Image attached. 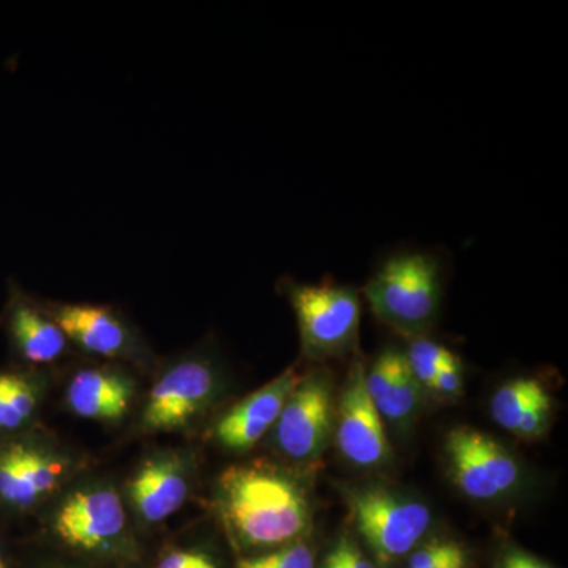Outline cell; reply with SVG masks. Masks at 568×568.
Here are the masks:
<instances>
[{
  "mask_svg": "<svg viewBox=\"0 0 568 568\" xmlns=\"http://www.w3.org/2000/svg\"><path fill=\"white\" fill-rule=\"evenodd\" d=\"M216 506L231 536L246 548L286 547L312 528L304 487L264 463L227 467L219 478Z\"/></svg>",
  "mask_w": 568,
  "mask_h": 568,
  "instance_id": "obj_1",
  "label": "cell"
},
{
  "mask_svg": "<svg viewBox=\"0 0 568 568\" xmlns=\"http://www.w3.org/2000/svg\"><path fill=\"white\" fill-rule=\"evenodd\" d=\"M365 297L377 320L399 334H424L440 304V264L433 254H394L366 283Z\"/></svg>",
  "mask_w": 568,
  "mask_h": 568,
  "instance_id": "obj_2",
  "label": "cell"
},
{
  "mask_svg": "<svg viewBox=\"0 0 568 568\" xmlns=\"http://www.w3.org/2000/svg\"><path fill=\"white\" fill-rule=\"evenodd\" d=\"M286 291L310 358L325 361L353 349L361 325V301L354 287L287 283Z\"/></svg>",
  "mask_w": 568,
  "mask_h": 568,
  "instance_id": "obj_3",
  "label": "cell"
},
{
  "mask_svg": "<svg viewBox=\"0 0 568 568\" xmlns=\"http://www.w3.org/2000/svg\"><path fill=\"white\" fill-rule=\"evenodd\" d=\"M349 507L355 528L383 564L413 551L432 525L424 503L377 485L351 493Z\"/></svg>",
  "mask_w": 568,
  "mask_h": 568,
  "instance_id": "obj_4",
  "label": "cell"
},
{
  "mask_svg": "<svg viewBox=\"0 0 568 568\" xmlns=\"http://www.w3.org/2000/svg\"><path fill=\"white\" fill-rule=\"evenodd\" d=\"M448 476L469 499H503L518 487L521 470L514 455L487 433L457 426L446 437Z\"/></svg>",
  "mask_w": 568,
  "mask_h": 568,
  "instance_id": "obj_5",
  "label": "cell"
},
{
  "mask_svg": "<svg viewBox=\"0 0 568 568\" xmlns=\"http://www.w3.org/2000/svg\"><path fill=\"white\" fill-rule=\"evenodd\" d=\"M332 386L325 372L298 381L274 426V443L284 457L297 463L323 457L335 429Z\"/></svg>",
  "mask_w": 568,
  "mask_h": 568,
  "instance_id": "obj_6",
  "label": "cell"
},
{
  "mask_svg": "<svg viewBox=\"0 0 568 568\" xmlns=\"http://www.w3.org/2000/svg\"><path fill=\"white\" fill-rule=\"evenodd\" d=\"M216 376L204 358L189 357L171 366L153 386L142 414L149 432H174L194 420L212 402Z\"/></svg>",
  "mask_w": 568,
  "mask_h": 568,
  "instance_id": "obj_7",
  "label": "cell"
},
{
  "mask_svg": "<svg viewBox=\"0 0 568 568\" xmlns=\"http://www.w3.org/2000/svg\"><path fill=\"white\" fill-rule=\"evenodd\" d=\"M365 372L361 362L351 368L335 414V439L347 462L377 467L386 465L392 447L383 417L366 392Z\"/></svg>",
  "mask_w": 568,
  "mask_h": 568,
  "instance_id": "obj_8",
  "label": "cell"
},
{
  "mask_svg": "<svg viewBox=\"0 0 568 568\" xmlns=\"http://www.w3.org/2000/svg\"><path fill=\"white\" fill-rule=\"evenodd\" d=\"M126 526L121 496L110 487L71 493L55 511L54 530L69 547L100 549L122 536Z\"/></svg>",
  "mask_w": 568,
  "mask_h": 568,
  "instance_id": "obj_9",
  "label": "cell"
},
{
  "mask_svg": "<svg viewBox=\"0 0 568 568\" xmlns=\"http://www.w3.org/2000/svg\"><path fill=\"white\" fill-rule=\"evenodd\" d=\"M69 463L61 455L31 443L0 448V500L13 508H31L61 487Z\"/></svg>",
  "mask_w": 568,
  "mask_h": 568,
  "instance_id": "obj_10",
  "label": "cell"
},
{
  "mask_svg": "<svg viewBox=\"0 0 568 568\" xmlns=\"http://www.w3.org/2000/svg\"><path fill=\"white\" fill-rule=\"evenodd\" d=\"M48 312L61 325L69 342L85 353L106 358L133 357L140 342L114 310L91 304H52Z\"/></svg>",
  "mask_w": 568,
  "mask_h": 568,
  "instance_id": "obj_11",
  "label": "cell"
},
{
  "mask_svg": "<svg viewBox=\"0 0 568 568\" xmlns=\"http://www.w3.org/2000/svg\"><path fill=\"white\" fill-rule=\"evenodd\" d=\"M301 379L302 376L295 369H287L260 390L246 396L220 418L215 426L216 440L233 452H248L256 446L274 428L284 403Z\"/></svg>",
  "mask_w": 568,
  "mask_h": 568,
  "instance_id": "obj_12",
  "label": "cell"
},
{
  "mask_svg": "<svg viewBox=\"0 0 568 568\" xmlns=\"http://www.w3.org/2000/svg\"><path fill=\"white\" fill-rule=\"evenodd\" d=\"M129 491L138 517L145 523H162L189 497V467L179 455H155L138 467Z\"/></svg>",
  "mask_w": 568,
  "mask_h": 568,
  "instance_id": "obj_13",
  "label": "cell"
},
{
  "mask_svg": "<svg viewBox=\"0 0 568 568\" xmlns=\"http://www.w3.org/2000/svg\"><path fill=\"white\" fill-rule=\"evenodd\" d=\"M6 325L14 349L29 364L50 365L69 347V338L50 312L18 291L7 306Z\"/></svg>",
  "mask_w": 568,
  "mask_h": 568,
  "instance_id": "obj_14",
  "label": "cell"
},
{
  "mask_svg": "<svg viewBox=\"0 0 568 568\" xmlns=\"http://www.w3.org/2000/svg\"><path fill=\"white\" fill-rule=\"evenodd\" d=\"M132 379L119 369L100 366L74 373L67 388V405L91 420H121L132 406Z\"/></svg>",
  "mask_w": 568,
  "mask_h": 568,
  "instance_id": "obj_15",
  "label": "cell"
},
{
  "mask_svg": "<svg viewBox=\"0 0 568 568\" xmlns=\"http://www.w3.org/2000/svg\"><path fill=\"white\" fill-rule=\"evenodd\" d=\"M545 387L532 377H518L497 388L491 398V417L500 428L517 435L519 424L534 403L547 395Z\"/></svg>",
  "mask_w": 568,
  "mask_h": 568,
  "instance_id": "obj_16",
  "label": "cell"
},
{
  "mask_svg": "<svg viewBox=\"0 0 568 568\" xmlns=\"http://www.w3.org/2000/svg\"><path fill=\"white\" fill-rule=\"evenodd\" d=\"M39 388L20 373L0 372V433L17 432L36 413Z\"/></svg>",
  "mask_w": 568,
  "mask_h": 568,
  "instance_id": "obj_17",
  "label": "cell"
},
{
  "mask_svg": "<svg viewBox=\"0 0 568 568\" xmlns=\"http://www.w3.org/2000/svg\"><path fill=\"white\" fill-rule=\"evenodd\" d=\"M422 403V387L416 377L410 373L406 364L405 353L396 366L395 375L392 377L390 386L386 394L376 403L377 413L383 420L390 422L392 425L402 426L409 424Z\"/></svg>",
  "mask_w": 568,
  "mask_h": 568,
  "instance_id": "obj_18",
  "label": "cell"
},
{
  "mask_svg": "<svg viewBox=\"0 0 568 568\" xmlns=\"http://www.w3.org/2000/svg\"><path fill=\"white\" fill-rule=\"evenodd\" d=\"M406 364L409 366L410 373L416 377L417 383L422 388L432 386L436 373L443 368L444 365L450 364L457 355L447 349L446 346L439 343L429 342V339H416L405 353Z\"/></svg>",
  "mask_w": 568,
  "mask_h": 568,
  "instance_id": "obj_19",
  "label": "cell"
},
{
  "mask_svg": "<svg viewBox=\"0 0 568 568\" xmlns=\"http://www.w3.org/2000/svg\"><path fill=\"white\" fill-rule=\"evenodd\" d=\"M237 568H315V555L305 544H291L286 547L239 560Z\"/></svg>",
  "mask_w": 568,
  "mask_h": 568,
  "instance_id": "obj_20",
  "label": "cell"
},
{
  "mask_svg": "<svg viewBox=\"0 0 568 568\" xmlns=\"http://www.w3.org/2000/svg\"><path fill=\"white\" fill-rule=\"evenodd\" d=\"M466 552L455 541H433L410 556L407 568H465Z\"/></svg>",
  "mask_w": 568,
  "mask_h": 568,
  "instance_id": "obj_21",
  "label": "cell"
},
{
  "mask_svg": "<svg viewBox=\"0 0 568 568\" xmlns=\"http://www.w3.org/2000/svg\"><path fill=\"white\" fill-rule=\"evenodd\" d=\"M433 394L443 396V398H455L463 390V373L459 366V358H455L450 364L444 365L436 373L432 386L428 387Z\"/></svg>",
  "mask_w": 568,
  "mask_h": 568,
  "instance_id": "obj_22",
  "label": "cell"
},
{
  "mask_svg": "<svg viewBox=\"0 0 568 568\" xmlns=\"http://www.w3.org/2000/svg\"><path fill=\"white\" fill-rule=\"evenodd\" d=\"M156 568H216L211 556L194 549H178L164 556Z\"/></svg>",
  "mask_w": 568,
  "mask_h": 568,
  "instance_id": "obj_23",
  "label": "cell"
},
{
  "mask_svg": "<svg viewBox=\"0 0 568 568\" xmlns=\"http://www.w3.org/2000/svg\"><path fill=\"white\" fill-rule=\"evenodd\" d=\"M331 552L342 568H375L349 538H342Z\"/></svg>",
  "mask_w": 568,
  "mask_h": 568,
  "instance_id": "obj_24",
  "label": "cell"
},
{
  "mask_svg": "<svg viewBox=\"0 0 568 568\" xmlns=\"http://www.w3.org/2000/svg\"><path fill=\"white\" fill-rule=\"evenodd\" d=\"M503 568H551L548 564L541 562L540 559L534 558L528 552L519 551V549H510L504 556Z\"/></svg>",
  "mask_w": 568,
  "mask_h": 568,
  "instance_id": "obj_25",
  "label": "cell"
},
{
  "mask_svg": "<svg viewBox=\"0 0 568 568\" xmlns=\"http://www.w3.org/2000/svg\"><path fill=\"white\" fill-rule=\"evenodd\" d=\"M324 568H342V566H339L338 560H336L335 556L331 552V555L327 556V559H325Z\"/></svg>",
  "mask_w": 568,
  "mask_h": 568,
  "instance_id": "obj_26",
  "label": "cell"
},
{
  "mask_svg": "<svg viewBox=\"0 0 568 568\" xmlns=\"http://www.w3.org/2000/svg\"><path fill=\"white\" fill-rule=\"evenodd\" d=\"M0 568H6V562H3L2 551H0Z\"/></svg>",
  "mask_w": 568,
  "mask_h": 568,
  "instance_id": "obj_27",
  "label": "cell"
}]
</instances>
